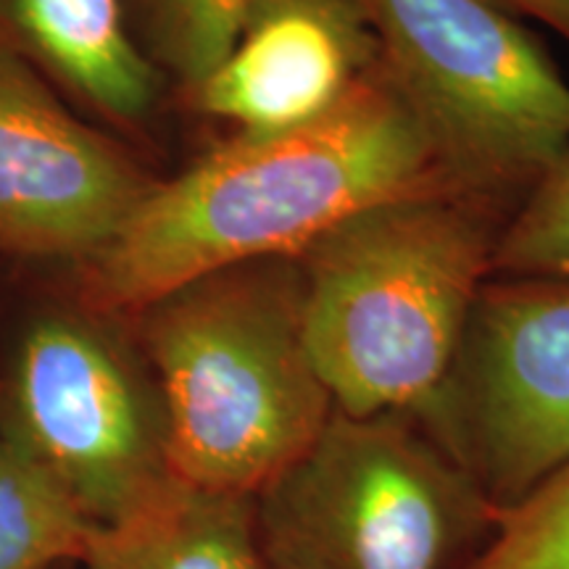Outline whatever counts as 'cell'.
<instances>
[{
  "label": "cell",
  "mask_w": 569,
  "mask_h": 569,
  "mask_svg": "<svg viewBox=\"0 0 569 569\" xmlns=\"http://www.w3.org/2000/svg\"><path fill=\"white\" fill-rule=\"evenodd\" d=\"M453 180L380 61L336 109L293 130L238 132L151 184L90 259L84 301L140 315L182 284L259 259H296L346 219Z\"/></svg>",
  "instance_id": "cell-1"
},
{
  "label": "cell",
  "mask_w": 569,
  "mask_h": 569,
  "mask_svg": "<svg viewBox=\"0 0 569 569\" xmlns=\"http://www.w3.org/2000/svg\"><path fill=\"white\" fill-rule=\"evenodd\" d=\"M511 211L472 190H427L356 213L296 256L306 346L336 411L430 409Z\"/></svg>",
  "instance_id": "cell-2"
},
{
  "label": "cell",
  "mask_w": 569,
  "mask_h": 569,
  "mask_svg": "<svg viewBox=\"0 0 569 569\" xmlns=\"http://www.w3.org/2000/svg\"><path fill=\"white\" fill-rule=\"evenodd\" d=\"M140 351L188 486L259 498L336 411L306 346L298 259L224 267L159 298L140 311Z\"/></svg>",
  "instance_id": "cell-3"
},
{
  "label": "cell",
  "mask_w": 569,
  "mask_h": 569,
  "mask_svg": "<svg viewBox=\"0 0 569 569\" xmlns=\"http://www.w3.org/2000/svg\"><path fill=\"white\" fill-rule=\"evenodd\" d=\"M380 67L461 188L517 209L569 151V84L490 0H356Z\"/></svg>",
  "instance_id": "cell-4"
},
{
  "label": "cell",
  "mask_w": 569,
  "mask_h": 569,
  "mask_svg": "<svg viewBox=\"0 0 569 569\" xmlns=\"http://www.w3.org/2000/svg\"><path fill=\"white\" fill-rule=\"evenodd\" d=\"M256 507L261 538L309 569H467L496 528L482 490L409 415L332 411Z\"/></svg>",
  "instance_id": "cell-5"
},
{
  "label": "cell",
  "mask_w": 569,
  "mask_h": 569,
  "mask_svg": "<svg viewBox=\"0 0 569 569\" xmlns=\"http://www.w3.org/2000/svg\"><path fill=\"white\" fill-rule=\"evenodd\" d=\"M415 419L496 515L567 467L569 277L482 284L443 390Z\"/></svg>",
  "instance_id": "cell-6"
},
{
  "label": "cell",
  "mask_w": 569,
  "mask_h": 569,
  "mask_svg": "<svg viewBox=\"0 0 569 569\" xmlns=\"http://www.w3.org/2000/svg\"><path fill=\"white\" fill-rule=\"evenodd\" d=\"M0 432L27 448L98 528L177 480L146 359L82 319L48 317L27 332L6 382Z\"/></svg>",
  "instance_id": "cell-7"
},
{
  "label": "cell",
  "mask_w": 569,
  "mask_h": 569,
  "mask_svg": "<svg viewBox=\"0 0 569 569\" xmlns=\"http://www.w3.org/2000/svg\"><path fill=\"white\" fill-rule=\"evenodd\" d=\"M148 190L124 153L0 51V248L92 259Z\"/></svg>",
  "instance_id": "cell-8"
},
{
  "label": "cell",
  "mask_w": 569,
  "mask_h": 569,
  "mask_svg": "<svg viewBox=\"0 0 569 569\" xmlns=\"http://www.w3.org/2000/svg\"><path fill=\"white\" fill-rule=\"evenodd\" d=\"M377 61L356 0H251L230 53L196 98L240 132L293 130L336 109Z\"/></svg>",
  "instance_id": "cell-9"
},
{
  "label": "cell",
  "mask_w": 569,
  "mask_h": 569,
  "mask_svg": "<svg viewBox=\"0 0 569 569\" xmlns=\"http://www.w3.org/2000/svg\"><path fill=\"white\" fill-rule=\"evenodd\" d=\"M74 569H267L253 496L174 480L103 525Z\"/></svg>",
  "instance_id": "cell-10"
},
{
  "label": "cell",
  "mask_w": 569,
  "mask_h": 569,
  "mask_svg": "<svg viewBox=\"0 0 569 569\" xmlns=\"http://www.w3.org/2000/svg\"><path fill=\"white\" fill-rule=\"evenodd\" d=\"M0 19L111 117L138 119L151 106L156 69L122 0H0Z\"/></svg>",
  "instance_id": "cell-11"
},
{
  "label": "cell",
  "mask_w": 569,
  "mask_h": 569,
  "mask_svg": "<svg viewBox=\"0 0 569 569\" xmlns=\"http://www.w3.org/2000/svg\"><path fill=\"white\" fill-rule=\"evenodd\" d=\"M96 530L61 482L0 432V569H74Z\"/></svg>",
  "instance_id": "cell-12"
},
{
  "label": "cell",
  "mask_w": 569,
  "mask_h": 569,
  "mask_svg": "<svg viewBox=\"0 0 569 569\" xmlns=\"http://www.w3.org/2000/svg\"><path fill=\"white\" fill-rule=\"evenodd\" d=\"M251 0H122L142 53L198 88L230 53Z\"/></svg>",
  "instance_id": "cell-13"
},
{
  "label": "cell",
  "mask_w": 569,
  "mask_h": 569,
  "mask_svg": "<svg viewBox=\"0 0 569 569\" xmlns=\"http://www.w3.org/2000/svg\"><path fill=\"white\" fill-rule=\"evenodd\" d=\"M496 277H569V151L511 211L496 246Z\"/></svg>",
  "instance_id": "cell-14"
},
{
  "label": "cell",
  "mask_w": 569,
  "mask_h": 569,
  "mask_svg": "<svg viewBox=\"0 0 569 569\" xmlns=\"http://www.w3.org/2000/svg\"><path fill=\"white\" fill-rule=\"evenodd\" d=\"M467 569H569V465L498 511L493 536Z\"/></svg>",
  "instance_id": "cell-15"
},
{
  "label": "cell",
  "mask_w": 569,
  "mask_h": 569,
  "mask_svg": "<svg viewBox=\"0 0 569 569\" xmlns=\"http://www.w3.org/2000/svg\"><path fill=\"white\" fill-rule=\"evenodd\" d=\"M511 17L538 19L569 42V0H490Z\"/></svg>",
  "instance_id": "cell-16"
},
{
  "label": "cell",
  "mask_w": 569,
  "mask_h": 569,
  "mask_svg": "<svg viewBox=\"0 0 569 569\" xmlns=\"http://www.w3.org/2000/svg\"><path fill=\"white\" fill-rule=\"evenodd\" d=\"M264 557H267V569H309L301 559L296 557V553L284 551L274 543H267V540H264Z\"/></svg>",
  "instance_id": "cell-17"
}]
</instances>
